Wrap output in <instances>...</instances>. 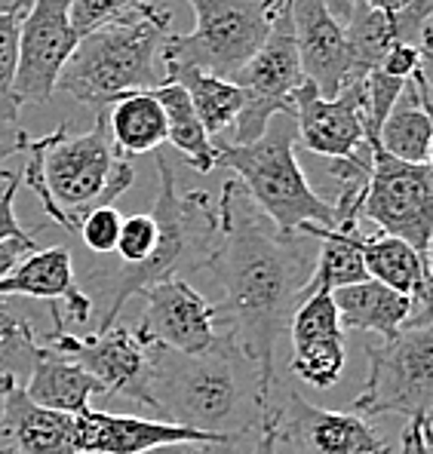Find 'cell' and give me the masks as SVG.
Here are the masks:
<instances>
[{
  "label": "cell",
  "mask_w": 433,
  "mask_h": 454,
  "mask_svg": "<svg viewBox=\"0 0 433 454\" xmlns=\"http://www.w3.org/2000/svg\"><path fill=\"white\" fill-rule=\"evenodd\" d=\"M151 96L157 98L166 114V142L182 153L185 163L191 169H197L200 176L216 169V142H212L209 132L200 123L188 92L178 83H160L151 90Z\"/></svg>",
  "instance_id": "28"
},
{
  "label": "cell",
  "mask_w": 433,
  "mask_h": 454,
  "mask_svg": "<svg viewBox=\"0 0 433 454\" xmlns=\"http://www.w3.org/2000/svg\"><path fill=\"white\" fill-rule=\"evenodd\" d=\"M28 4H10L6 10H0V120H19V108H22L12 96V80L19 65V25Z\"/></svg>",
  "instance_id": "31"
},
{
  "label": "cell",
  "mask_w": 433,
  "mask_h": 454,
  "mask_svg": "<svg viewBox=\"0 0 433 454\" xmlns=\"http://www.w3.org/2000/svg\"><path fill=\"white\" fill-rule=\"evenodd\" d=\"M292 28L302 74L323 98H335L348 83L369 74L350 59L344 25L332 16L326 0H292Z\"/></svg>",
  "instance_id": "15"
},
{
  "label": "cell",
  "mask_w": 433,
  "mask_h": 454,
  "mask_svg": "<svg viewBox=\"0 0 433 454\" xmlns=\"http://www.w3.org/2000/svg\"><path fill=\"white\" fill-rule=\"evenodd\" d=\"M344 40H348L350 59L363 71L382 68L390 46L403 43L399 40L397 19L388 16V12L372 10V6L359 4V0L354 4V10H350V16L344 19Z\"/></svg>",
  "instance_id": "30"
},
{
  "label": "cell",
  "mask_w": 433,
  "mask_h": 454,
  "mask_svg": "<svg viewBox=\"0 0 433 454\" xmlns=\"http://www.w3.org/2000/svg\"><path fill=\"white\" fill-rule=\"evenodd\" d=\"M142 454H237V442L231 439H182V442H166Z\"/></svg>",
  "instance_id": "38"
},
{
  "label": "cell",
  "mask_w": 433,
  "mask_h": 454,
  "mask_svg": "<svg viewBox=\"0 0 433 454\" xmlns=\"http://www.w3.org/2000/svg\"><path fill=\"white\" fill-rule=\"evenodd\" d=\"M172 12L154 0L77 37L68 62L56 80V92L92 111L108 108L126 92L154 90L163 83V43L172 35Z\"/></svg>",
  "instance_id": "5"
},
{
  "label": "cell",
  "mask_w": 433,
  "mask_h": 454,
  "mask_svg": "<svg viewBox=\"0 0 433 454\" xmlns=\"http://www.w3.org/2000/svg\"><path fill=\"white\" fill-rule=\"evenodd\" d=\"M154 411L169 424L240 442L258 433L274 411L271 387L237 344L234 332H222L203 353H178L154 347Z\"/></svg>",
  "instance_id": "2"
},
{
  "label": "cell",
  "mask_w": 433,
  "mask_h": 454,
  "mask_svg": "<svg viewBox=\"0 0 433 454\" xmlns=\"http://www.w3.org/2000/svg\"><path fill=\"white\" fill-rule=\"evenodd\" d=\"M399 454H430V418H409Z\"/></svg>",
  "instance_id": "40"
},
{
  "label": "cell",
  "mask_w": 433,
  "mask_h": 454,
  "mask_svg": "<svg viewBox=\"0 0 433 454\" xmlns=\"http://www.w3.org/2000/svg\"><path fill=\"white\" fill-rule=\"evenodd\" d=\"M369 375L354 399L359 418L403 415L430 418L433 405V319L430 304L421 307L403 329L388 338L363 340Z\"/></svg>",
  "instance_id": "7"
},
{
  "label": "cell",
  "mask_w": 433,
  "mask_h": 454,
  "mask_svg": "<svg viewBox=\"0 0 433 454\" xmlns=\"http://www.w3.org/2000/svg\"><path fill=\"white\" fill-rule=\"evenodd\" d=\"M10 4H28V0H10Z\"/></svg>",
  "instance_id": "45"
},
{
  "label": "cell",
  "mask_w": 433,
  "mask_h": 454,
  "mask_svg": "<svg viewBox=\"0 0 433 454\" xmlns=\"http://www.w3.org/2000/svg\"><path fill=\"white\" fill-rule=\"evenodd\" d=\"M25 142H28V132L19 126V120H0V166L16 153H22ZM6 178H10V172L0 169V188H4Z\"/></svg>",
  "instance_id": "39"
},
{
  "label": "cell",
  "mask_w": 433,
  "mask_h": 454,
  "mask_svg": "<svg viewBox=\"0 0 433 454\" xmlns=\"http://www.w3.org/2000/svg\"><path fill=\"white\" fill-rule=\"evenodd\" d=\"M354 4L357 0H326V6H329V12L338 19V22L344 25V19L350 16V10H354Z\"/></svg>",
  "instance_id": "44"
},
{
  "label": "cell",
  "mask_w": 433,
  "mask_h": 454,
  "mask_svg": "<svg viewBox=\"0 0 433 454\" xmlns=\"http://www.w3.org/2000/svg\"><path fill=\"white\" fill-rule=\"evenodd\" d=\"M52 329L46 332L43 344L75 359L80 369H86L102 384L105 393H117L132 403L154 411V344H148L136 329L114 323L108 329L71 335L65 332L62 310L50 304Z\"/></svg>",
  "instance_id": "10"
},
{
  "label": "cell",
  "mask_w": 433,
  "mask_h": 454,
  "mask_svg": "<svg viewBox=\"0 0 433 454\" xmlns=\"http://www.w3.org/2000/svg\"><path fill=\"white\" fill-rule=\"evenodd\" d=\"M22 153L28 163L19 178L37 193L46 215L68 233H77L92 209L114 206L136 182L130 157L111 145L102 111H96L92 129L80 136L68 126H59L43 138L28 136Z\"/></svg>",
  "instance_id": "4"
},
{
  "label": "cell",
  "mask_w": 433,
  "mask_h": 454,
  "mask_svg": "<svg viewBox=\"0 0 433 454\" xmlns=\"http://www.w3.org/2000/svg\"><path fill=\"white\" fill-rule=\"evenodd\" d=\"M218 209V246L209 270L224 289L218 313L231 317V332L274 390V350L304 301L317 249L308 233H283L252 203L243 184L228 178Z\"/></svg>",
  "instance_id": "1"
},
{
  "label": "cell",
  "mask_w": 433,
  "mask_h": 454,
  "mask_svg": "<svg viewBox=\"0 0 433 454\" xmlns=\"http://www.w3.org/2000/svg\"><path fill=\"white\" fill-rule=\"evenodd\" d=\"M163 83H178L188 92L200 123L209 136H224L243 108V90L234 80L191 68V65L163 62Z\"/></svg>",
  "instance_id": "27"
},
{
  "label": "cell",
  "mask_w": 433,
  "mask_h": 454,
  "mask_svg": "<svg viewBox=\"0 0 433 454\" xmlns=\"http://www.w3.org/2000/svg\"><path fill=\"white\" fill-rule=\"evenodd\" d=\"M75 433L80 454H142L166 442H182V439H218L191 430V427L169 424V420L111 415V411L96 409L75 415Z\"/></svg>",
  "instance_id": "20"
},
{
  "label": "cell",
  "mask_w": 433,
  "mask_h": 454,
  "mask_svg": "<svg viewBox=\"0 0 433 454\" xmlns=\"http://www.w3.org/2000/svg\"><path fill=\"white\" fill-rule=\"evenodd\" d=\"M188 4L197 16L194 31L166 37L160 59L231 80L262 46L274 0H188Z\"/></svg>",
  "instance_id": "8"
},
{
  "label": "cell",
  "mask_w": 433,
  "mask_h": 454,
  "mask_svg": "<svg viewBox=\"0 0 433 454\" xmlns=\"http://www.w3.org/2000/svg\"><path fill=\"white\" fill-rule=\"evenodd\" d=\"M292 338V372L317 390L338 384L348 363L344 329L329 292H314L295 307L289 319Z\"/></svg>",
  "instance_id": "17"
},
{
  "label": "cell",
  "mask_w": 433,
  "mask_h": 454,
  "mask_svg": "<svg viewBox=\"0 0 433 454\" xmlns=\"http://www.w3.org/2000/svg\"><path fill=\"white\" fill-rule=\"evenodd\" d=\"M359 4H366V6H372V10L388 12V16H394V12H399V10H403V6H409L412 0H359Z\"/></svg>",
  "instance_id": "43"
},
{
  "label": "cell",
  "mask_w": 433,
  "mask_h": 454,
  "mask_svg": "<svg viewBox=\"0 0 433 454\" xmlns=\"http://www.w3.org/2000/svg\"><path fill=\"white\" fill-rule=\"evenodd\" d=\"M359 252L369 279L415 298L418 304H430V264L405 239L378 231L372 237H359Z\"/></svg>",
  "instance_id": "24"
},
{
  "label": "cell",
  "mask_w": 433,
  "mask_h": 454,
  "mask_svg": "<svg viewBox=\"0 0 433 454\" xmlns=\"http://www.w3.org/2000/svg\"><path fill=\"white\" fill-rule=\"evenodd\" d=\"M332 304L338 310V323L342 329L363 332V335L388 338L397 329H403L421 307L415 298L399 295V292L382 286L378 279H363L354 286H342V289L329 292Z\"/></svg>",
  "instance_id": "22"
},
{
  "label": "cell",
  "mask_w": 433,
  "mask_h": 454,
  "mask_svg": "<svg viewBox=\"0 0 433 454\" xmlns=\"http://www.w3.org/2000/svg\"><path fill=\"white\" fill-rule=\"evenodd\" d=\"M145 313L138 335L154 347L178 353H203L218 332L212 329L218 307L209 304L188 279H163L142 292Z\"/></svg>",
  "instance_id": "14"
},
{
  "label": "cell",
  "mask_w": 433,
  "mask_h": 454,
  "mask_svg": "<svg viewBox=\"0 0 433 454\" xmlns=\"http://www.w3.org/2000/svg\"><path fill=\"white\" fill-rule=\"evenodd\" d=\"M298 132L292 114H274L264 132L249 145L216 142V166L234 172L252 203L283 233H302L308 224L332 227L335 209L311 188L298 166Z\"/></svg>",
  "instance_id": "6"
},
{
  "label": "cell",
  "mask_w": 433,
  "mask_h": 454,
  "mask_svg": "<svg viewBox=\"0 0 433 454\" xmlns=\"http://www.w3.org/2000/svg\"><path fill=\"white\" fill-rule=\"evenodd\" d=\"M120 224H123V215H120L117 206H98V209H92L80 222L77 237L86 246V252H92V255H114Z\"/></svg>",
  "instance_id": "35"
},
{
  "label": "cell",
  "mask_w": 433,
  "mask_h": 454,
  "mask_svg": "<svg viewBox=\"0 0 433 454\" xmlns=\"http://www.w3.org/2000/svg\"><path fill=\"white\" fill-rule=\"evenodd\" d=\"M157 218L154 215H130L123 218L117 233L114 255L117 264H142L151 258L157 246Z\"/></svg>",
  "instance_id": "33"
},
{
  "label": "cell",
  "mask_w": 433,
  "mask_h": 454,
  "mask_svg": "<svg viewBox=\"0 0 433 454\" xmlns=\"http://www.w3.org/2000/svg\"><path fill=\"white\" fill-rule=\"evenodd\" d=\"M142 4H148V0H68L71 28H75L77 37H83L90 31L102 28V25L126 16V12H132Z\"/></svg>",
  "instance_id": "34"
},
{
  "label": "cell",
  "mask_w": 433,
  "mask_h": 454,
  "mask_svg": "<svg viewBox=\"0 0 433 454\" xmlns=\"http://www.w3.org/2000/svg\"><path fill=\"white\" fill-rule=\"evenodd\" d=\"M0 295L65 304L71 323L77 325H90L92 319V301L80 289L75 277V258H71L68 246H50V249L28 252L6 277H0Z\"/></svg>",
  "instance_id": "19"
},
{
  "label": "cell",
  "mask_w": 433,
  "mask_h": 454,
  "mask_svg": "<svg viewBox=\"0 0 433 454\" xmlns=\"http://www.w3.org/2000/svg\"><path fill=\"white\" fill-rule=\"evenodd\" d=\"M0 449L12 454H80L75 415L37 405L19 380L0 387Z\"/></svg>",
  "instance_id": "18"
},
{
  "label": "cell",
  "mask_w": 433,
  "mask_h": 454,
  "mask_svg": "<svg viewBox=\"0 0 433 454\" xmlns=\"http://www.w3.org/2000/svg\"><path fill=\"white\" fill-rule=\"evenodd\" d=\"M75 43L68 0H31L19 25V65L12 80L19 105H43L56 96L59 71Z\"/></svg>",
  "instance_id": "12"
},
{
  "label": "cell",
  "mask_w": 433,
  "mask_h": 454,
  "mask_svg": "<svg viewBox=\"0 0 433 454\" xmlns=\"http://www.w3.org/2000/svg\"><path fill=\"white\" fill-rule=\"evenodd\" d=\"M105 114V129H108L111 145L123 157L136 153H151L166 142V114L160 102L151 96V90L126 92L114 98Z\"/></svg>",
  "instance_id": "26"
},
{
  "label": "cell",
  "mask_w": 433,
  "mask_h": 454,
  "mask_svg": "<svg viewBox=\"0 0 433 454\" xmlns=\"http://www.w3.org/2000/svg\"><path fill=\"white\" fill-rule=\"evenodd\" d=\"M160 191L151 215L157 218V246L148 262L142 264H102L92 262L86 270V283L92 286L90 301H102V317L96 329H108L117 323L120 310L132 295L163 283V279H185L188 273L206 270L218 246V209L206 191L178 193L176 172L169 160L157 153Z\"/></svg>",
  "instance_id": "3"
},
{
  "label": "cell",
  "mask_w": 433,
  "mask_h": 454,
  "mask_svg": "<svg viewBox=\"0 0 433 454\" xmlns=\"http://www.w3.org/2000/svg\"><path fill=\"white\" fill-rule=\"evenodd\" d=\"M405 90V80L384 74L382 68H372L363 77V129H366V142H375L378 129H382L384 117L394 108V102L399 98V92Z\"/></svg>",
  "instance_id": "32"
},
{
  "label": "cell",
  "mask_w": 433,
  "mask_h": 454,
  "mask_svg": "<svg viewBox=\"0 0 433 454\" xmlns=\"http://www.w3.org/2000/svg\"><path fill=\"white\" fill-rule=\"evenodd\" d=\"M22 387L37 405L52 411H65V415H80V411L90 409L92 396H102L105 393L102 384L90 372L80 369L75 359H68L65 353L46 347L43 340H40L35 365H31Z\"/></svg>",
  "instance_id": "23"
},
{
  "label": "cell",
  "mask_w": 433,
  "mask_h": 454,
  "mask_svg": "<svg viewBox=\"0 0 433 454\" xmlns=\"http://www.w3.org/2000/svg\"><path fill=\"white\" fill-rule=\"evenodd\" d=\"M298 142L317 157L344 160L366 142L363 129V77L348 83L335 98H323L304 80L292 92Z\"/></svg>",
  "instance_id": "16"
},
{
  "label": "cell",
  "mask_w": 433,
  "mask_h": 454,
  "mask_svg": "<svg viewBox=\"0 0 433 454\" xmlns=\"http://www.w3.org/2000/svg\"><path fill=\"white\" fill-rule=\"evenodd\" d=\"M19 182H22V178H19L16 172H10V178H6L4 188H0V243H4V239H22V243H35V237H31V233H25V227L19 224V218H16V209H12V200H16Z\"/></svg>",
  "instance_id": "36"
},
{
  "label": "cell",
  "mask_w": 433,
  "mask_h": 454,
  "mask_svg": "<svg viewBox=\"0 0 433 454\" xmlns=\"http://www.w3.org/2000/svg\"><path fill=\"white\" fill-rule=\"evenodd\" d=\"M40 249L37 243H22V239H4L0 243V277H6V273L12 270L19 262H22L28 252Z\"/></svg>",
  "instance_id": "41"
},
{
  "label": "cell",
  "mask_w": 433,
  "mask_h": 454,
  "mask_svg": "<svg viewBox=\"0 0 433 454\" xmlns=\"http://www.w3.org/2000/svg\"><path fill=\"white\" fill-rule=\"evenodd\" d=\"M302 233L319 239L314 270H311L304 298L314 295V292H335L342 286H354L369 279L363 264V252H359V237H363L359 224H335V227L308 224Z\"/></svg>",
  "instance_id": "25"
},
{
  "label": "cell",
  "mask_w": 433,
  "mask_h": 454,
  "mask_svg": "<svg viewBox=\"0 0 433 454\" xmlns=\"http://www.w3.org/2000/svg\"><path fill=\"white\" fill-rule=\"evenodd\" d=\"M252 454H279V436H277V409L264 418V424L258 427V442Z\"/></svg>",
  "instance_id": "42"
},
{
  "label": "cell",
  "mask_w": 433,
  "mask_h": 454,
  "mask_svg": "<svg viewBox=\"0 0 433 454\" xmlns=\"http://www.w3.org/2000/svg\"><path fill=\"white\" fill-rule=\"evenodd\" d=\"M428 59L418 46L412 43H394L390 46V52L384 56L382 62V71L390 77H399V80H409L412 74H415L418 68H428Z\"/></svg>",
  "instance_id": "37"
},
{
  "label": "cell",
  "mask_w": 433,
  "mask_h": 454,
  "mask_svg": "<svg viewBox=\"0 0 433 454\" xmlns=\"http://www.w3.org/2000/svg\"><path fill=\"white\" fill-rule=\"evenodd\" d=\"M231 80L243 90V108L231 123L228 142L249 145L262 136L274 114H295L292 92L304 83V74L292 28V0H274L262 46Z\"/></svg>",
  "instance_id": "9"
},
{
  "label": "cell",
  "mask_w": 433,
  "mask_h": 454,
  "mask_svg": "<svg viewBox=\"0 0 433 454\" xmlns=\"http://www.w3.org/2000/svg\"><path fill=\"white\" fill-rule=\"evenodd\" d=\"M277 436L295 454H390V442L372 430L369 418L319 409L292 387L277 405Z\"/></svg>",
  "instance_id": "13"
},
{
  "label": "cell",
  "mask_w": 433,
  "mask_h": 454,
  "mask_svg": "<svg viewBox=\"0 0 433 454\" xmlns=\"http://www.w3.org/2000/svg\"><path fill=\"white\" fill-rule=\"evenodd\" d=\"M372 148L369 178L363 188L359 218H369L382 233L399 237L430 264L433 233V169L430 163H403L378 145Z\"/></svg>",
  "instance_id": "11"
},
{
  "label": "cell",
  "mask_w": 433,
  "mask_h": 454,
  "mask_svg": "<svg viewBox=\"0 0 433 454\" xmlns=\"http://www.w3.org/2000/svg\"><path fill=\"white\" fill-rule=\"evenodd\" d=\"M382 151L403 163H430L433 151V120H430V80L428 68H418L405 80V90L399 92L394 108L384 117L378 138Z\"/></svg>",
  "instance_id": "21"
},
{
  "label": "cell",
  "mask_w": 433,
  "mask_h": 454,
  "mask_svg": "<svg viewBox=\"0 0 433 454\" xmlns=\"http://www.w3.org/2000/svg\"><path fill=\"white\" fill-rule=\"evenodd\" d=\"M0 454H12V451H4V449H0Z\"/></svg>",
  "instance_id": "46"
},
{
  "label": "cell",
  "mask_w": 433,
  "mask_h": 454,
  "mask_svg": "<svg viewBox=\"0 0 433 454\" xmlns=\"http://www.w3.org/2000/svg\"><path fill=\"white\" fill-rule=\"evenodd\" d=\"M40 350L37 323L16 298L0 295V387L6 380L25 384Z\"/></svg>",
  "instance_id": "29"
}]
</instances>
